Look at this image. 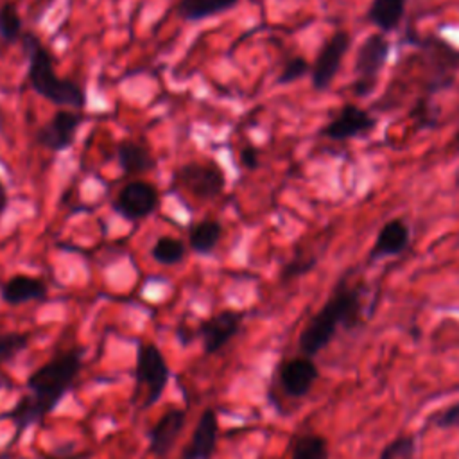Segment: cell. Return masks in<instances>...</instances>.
<instances>
[{
	"label": "cell",
	"instance_id": "cell-19",
	"mask_svg": "<svg viewBox=\"0 0 459 459\" xmlns=\"http://www.w3.org/2000/svg\"><path fill=\"white\" fill-rule=\"evenodd\" d=\"M238 0H179L176 13L186 22H199L231 11Z\"/></svg>",
	"mask_w": 459,
	"mask_h": 459
},
{
	"label": "cell",
	"instance_id": "cell-24",
	"mask_svg": "<svg viewBox=\"0 0 459 459\" xmlns=\"http://www.w3.org/2000/svg\"><path fill=\"white\" fill-rule=\"evenodd\" d=\"M416 455V436L400 434L387 441L378 454V459H414Z\"/></svg>",
	"mask_w": 459,
	"mask_h": 459
},
{
	"label": "cell",
	"instance_id": "cell-12",
	"mask_svg": "<svg viewBox=\"0 0 459 459\" xmlns=\"http://www.w3.org/2000/svg\"><path fill=\"white\" fill-rule=\"evenodd\" d=\"M278 377L285 394L292 398H303L310 393L316 380L319 378V369L312 357L298 355L281 362Z\"/></svg>",
	"mask_w": 459,
	"mask_h": 459
},
{
	"label": "cell",
	"instance_id": "cell-10",
	"mask_svg": "<svg viewBox=\"0 0 459 459\" xmlns=\"http://www.w3.org/2000/svg\"><path fill=\"white\" fill-rule=\"evenodd\" d=\"M242 319V312L228 308L203 321L197 328V335L201 339L204 355H215L217 351H221L238 333Z\"/></svg>",
	"mask_w": 459,
	"mask_h": 459
},
{
	"label": "cell",
	"instance_id": "cell-6",
	"mask_svg": "<svg viewBox=\"0 0 459 459\" xmlns=\"http://www.w3.org/2000/svg\"><path fill=\"white\" fill-rule=\"evenodd\" d=\"M174 179L199 199H213L221 195L226 186V176L213 161L185 163L174 172Z\"/></svg>",
	"mask_w": 459,
	"mask_h": 459
},
{
	"label": "cell",
	"instance_id": "cell-20",
	"mask_svg": "<svg viewBox=\"0 0 459 459\" xmlns=\"http://www.w3.org/2000/svg\"><path fill=\"white\" fill-rule=\"evenodd\" d=\"M222 226L215 219H203L190 228L188 244L197 255H210L219 244Z\"/></svg>",
	"mask_w": 459,
	"mask_h": 459
},
{
	"label": "cell",
	"instance_id": "cell-7",
	"mask_svg": "<svg viewBox=\"0 0 459 459\" xmlns=\"http://www.w3.org/2000/svg\"><path fill=\"white\" fill-rule=\"evenodd\" d=\"M351 47V34L348 30H335L326 43L317 52V57L310 68L312 88L316 91H325L335 79L342 57Z\"/></svg>",
	"mask_w": 459,
	"mask_h": 459
},
{
	"label": "cell",
	"instance_id": "cell-23",
	"mask_svg": "<svg viewBox=\"0 0 459 459\" xmlns=\"http://www.w3.org/2000/svg\"><path fill=\"white\" fill-rule=\"evenodd\" d=\"M22 16L13 2L0 4V39L4 43H16L22 38Z\"/></svg>",
	"mask_w": 459,
	"mask_h": 459
},
{
	"label": "cell",
	"instance_id": "cell-26",
	"mask_svg": "<svg viewBox=\"0 0 459 459\" xmlns=\"http://www.w3.org/2000/svg\"><path fill=\"white\" fill-rule=\"evenodd\" d=\"M310 68H312V66L308 65V61H307L305 57L294 56V57H290V59L283 65V68H281V72H280L276 82H278V84H290V82L301 79L305 74H308Z\"/></svg>",
	"mask_w": 459,
	"mask_h": 459
},
{
	"label": "cell",
	"instance_id": "cell-27",
	"mask_svg": "<svg viewBox=\"0 0 459 459\" xmlns=\"http://www.w3.org/2000/svg\"><path fill=\"white\" fill-rule=\"evenodd\" d=\"M432 427L441 429V430H448V429H457L459 427V400L450 403L448 407L441 409L439 412H436L430 418Z\"/></svg>",
	"mask_w": 459,
	"mask_h": 459
},
{
	"label": "cell",
	"instance_id": "cell-22",
	"mask_svg": "<svg viewBox=\"0 0 459 459\" xmlns=\"http://www.w3.org/2000/svg\"><path fill=\"white\" fill-rule=\"evenodd\" d=\"M185 244L174 237H160L151 247V256L161 265H176L185 258Z\"/></svg>",
	"mask_w": 459,
	"mask_h": 459
},
{
	"label": "cell",
	"instance_id": "cell-1",
	"mask_svg": "<svg viewBox=\"0 0 459 459\" xmlns=\"http://www.w3.org/2000/svg\"><path fill=\"white\" fill-rule=\"evenodd\" d=\"M82 366V350L74 348L57 357L47 360L34 369L27 378L29 393L22 396L16 405L2 414L9 418L16 432H25L30 425L39 423L48 412H52L65 394L74 385Z\"/></svg>",
	"mask_w": 459,
	"mask_h": 459
},
{
	"label": "cell",
	"instance_id": "cell-17",
	"mask_svg": "<svg viewBox=\"0 0 459 459\" xmlns=\"http://www.w3.org/2000/svg\"><path fill=\"white\" fill-rule=\"evenodd\" d=\"M117 156H118V165L127 176L134 174H143L154 169L156 161L151 154V151L143 145H140L134 140H122L117 145Z\"/></svg>",
	"mask_w": 459,
	"mask_h": 459
},
{
	"label": "cell",
	"instance_id": "cell-16",
	"mask_svg": "<svg viewBox=\"0 0 459 459\" xmlns=\"http://www.w3.org/2000/svg\"><path fill=\"white\" fill-rule=\"evenodd\" d=\"M47 285L41 278L29 274H14L0 287V298L4 303L16 307L29 301H41L47 298Z\"/></svg>",
	"mask_w": 459,
	"mask_h": 459
},
{
	"label": "cell",
	"instance_id": "cell-4",
	"mask_svg": "<svg viewBox=\"0 0 459 459\" xmlns=\"http://www.w3.org/2000/svg\"><path fill=\"white\" fill-rule=\"evenodd\" d=\"M134 377H136V389H145L142 407L147 409L156 402H160L170 378V368L161 350L154 342L138 344Z\"/></svg>",
	"mask_w": 459,
	"mask_h": 459
},
{
	"label": "cell",
	"instance_id": "cell-3",
	"mask_svg": "<svg viewBox=\"0 0 459 459\" xmlns=\"http://www.w3.org/2000/svg\"><path fill=\"white\" fill-rule=\"evenodd\" d=\"M22 48L27 56L29 68L27 77L32 86V90L47 99L48 102L61 106V108H72L75 111H81L86 106V91L82 86L70 79H61L54 70V61L47 47L39 41V38L32 32H25L20 38Z\"/></svg>",
	"mask_w": 459,
	"mask_h": 459
},
{
	"label": "cell",
	"instance_id": "cell-2",
	"mask_svg": "<svg viewBox=\"0 0 459 459\" xmlns=\"http://www.w3.org/2000/svg\"><path fill=\"white\" fill-rule=\"evenodd\" d=\"M362 299L364 287L359 283L351 285L348 274L341 276L328 299L301 330L298 339L301 355L316 357L332 342L341 326L346 330L355 328L360 321Z\"/></svg>",
	"mask_w": 459,
	"mask_h": 459
},
{
	"label": "cell",
	"instance_id": "cell-30",
	"mask_svg": "<svg viewBox=\"0 0 459 459\" xmlns=\"http://www.w3.org/2000/svg\"><path fill=\"white\" fill-rule=\"evenodd\" d=\"M7 201H9V197H7V190H5L4 183L0 181V217L4 215V212H5V208H7Z\"/></svg>",
	"mask_w": 459,
	"mask_h": 459
},
{
	"label": "cell",
	"instance_id": "cell-9",
	"mask_svg": "<svg viewBox=\"0 0 459 459\" xmlns=\"http://www.w3.org/2000/svg\"><path fill=\"white\" fill-rule=\"evenodd\" d=\"M81 122L82 117L79 111L59 109L36 131L34 142L54 152L65 151L74 143Z\"/></svg>",
	"mask_w": 459,
	"mask_h": 459
},
{
	"label": "cell",
	"instance_id": "cell-18",
	"mask_svg": "<svg viewBox=\"0 0 459 459\" xmlns=\"http://www.w3.org/2000/svg\"><path fill=\"white\" fill-rule=\"evenodd\" d=\"M407 0H373L368 9V20L384 32H393L400 27L405 14Z\"/></svg>",
	"mask_w": 459,
	"mask_h": 459
},
{
	"label": "cell",
	"instance_id": "cell-8",
	"mask_svg": "<svg viewBox=\"0 0 459 459\" xmlns=\"http://www.w3.org/2000/svg\"><path fill=\"white\" fill-rule=\"evenodd\" d=\"M158 203L160 194L156 186L147 181L136 179L129 181L118 190L113 201V208L127 221H142L158 208Z\"/></svg>",
	"mask_w": 459,
	"mask_h": 459
},
{
	"label": "cell",
	"instance_id": "cell-25",
	"mask_svg": "<svg viewBox=\"0 0 459 459\" xmlns=\"http://www.w3.org/2000/svg\"><path fill=\"white\" fill-rule=\"evenodd\" d=\"M29 346V335L20 332H0V366L13 362Z\"/></svg>",
	"mask_w": 459,
	"mask_h": 459
},
{
	"label": "cell",
	"instance_id": "cell-15",
	"mask_svg": "<svg viewBox=\"0 0 459 459\" xmlns=\"http://www.w3.org/2000/svg\"><path fill=\"white\" fill-rule=\"evenodd\" d=\"M411 242V230L403 219L387 221L377 233L375 244L369 251V260L377 262L380 258H389L402 255Z\"/></svg>",
	"mask_w": 459,
	"mask_h": 459
},
{
	"label": "cell",
	"instance_id": "cell-29",
	"mask_svg": "<svg viewBox=\"0 0 459 459\" xmlns=\"http://www.w3.org/2000/svg\"><path fill=\"white\" fill-rule=\"evenodd\" d=\"M240 161H242V165H244L246 169H256L258 163H260L256 147L246 145V147L240 151Z\"/></svg>",
	"mask_w": 459,
	"mask_h": 459
},
{
	"label": "cell",
	"instance_id": "cell-14",
	"mask_svg": "<svg viewBox=\"0 0 459 459\" xmlns=\"http://www.w3.org/2000/svg\"><path fill=\"white\" fill-rule=\"evenodd\" d=\"M217 436H219L217 414L212 407H206L194 427L192 437L185 446L181 459H212L217 448Z\"/></svg>",
	"mask_w": 459,
	"mask_h": 459
},
{
	"label": "cell",
	"instance_id": "cell-5",
	"mask_svg": "<svg viewBox=\"0 0 459 459\" xmlns=\"http://www.w3.org/2000/svg\"><path fill=\"white\" fill-rule=\"evenodd\" d=\"M391 43L382 32L369 34L359 47L355 57V82L353 91L357 97H368L377 82L378 75L389 57Z\"/></svg>",
	"mask_w": 459,
	"mask_h": 459
},
{
	"label": "cell",
	"instance_id": "cell-13",
	"mask_svg": "<svg viewBox=\"0 0 459 459\" xmlns=\"http://www.w3.org/2000/svg\"><path fill=\"white\" fill-rule=\"evenodd\" d=\"M186 425V412L183 409L172 407L165 411L160 420L149 429V452L154 457H165L176 446L178 437L181 436Z\"/></svg>",
	"mask_w": 459,
	"mask_h": 459
},
{
	"label": "cell",
	"instance_id": "cell-21",
	"mask_svg": "<svg viewBox=\"0 0 459 459\" xmlns=\"http://www.w3.org/2000/svg\"><path fill=\"white\" fill-rule=\"evenodd\" d=\"M290 459H330V446L326 437L316 432L298 436L292 443Z\"/></svg>",
	"mask_w": 459,
	"mask_h": 459
},
{
	"label": "cell",
	"instance_id": "cell-11",
	"mask_svg": "<svg viewBox=\"0 0 459 459\" xmlns=\"http://www.w3.org/2000/svg\"><path fill=\"white\" fill-rule=\"evenodd\" d=\"M377 127V118L355 104L341 106L339 113L321 129V136L330 140H350L364 136Z\"/></svg>",
	"mask_w": 459,
	"mask_h": 459
},
{
	"label": "cell",
	"instance_id": "cell-28",
	"mask_svg": "<svg viewBox=\"0 0 459 459\" xmlns=\"http://www.w3.org/2000/svg\"><path fill=\"white\" fill-rule=\"evenodd\" d=\"M316 260L310 258V260H292L289 264H285L283 271H281V280H290L294 276H299V274H305L307 271H310L314 267Z\"/></svg>",
	"mask_w": 459,
	"mask_h": 459
}]
</instances>
